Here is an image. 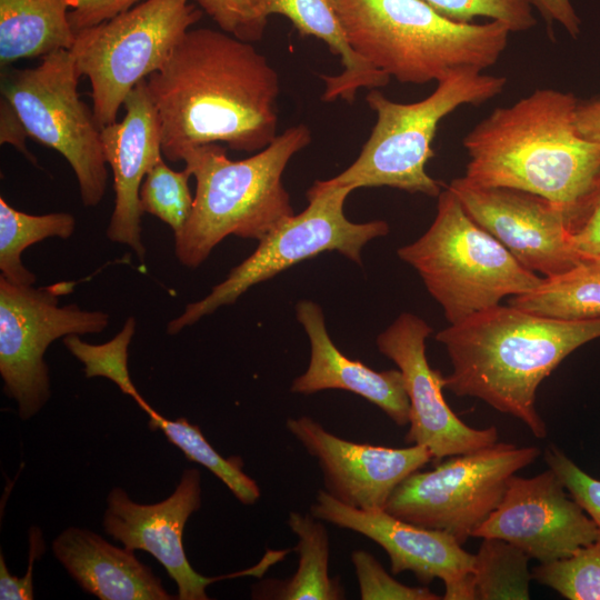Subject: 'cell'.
<instances>
[{
  "instance_id": "7402d4cb",
  "label": "cell",
  "mask_w": 600,
  "mask_h": 600,
  "mask_svg": "<svg viewBox=\"0 0 600 600\" xmlns=\"http://www.w3.org/2000/svg\"><path fill=\"white\" fill-rule=\"evenodd\" d=\"M261 14L288 18L303 37L322 40L341 59L343 71L321 76L324 82L322 99L331 102L343 99L353 102L359 89H376L389 83L390 77L363 60L349 44L332 0H259Z\"/></svg>"
},
{
  "instance_id": "cb8c5ba5",
  "label": "cell",
  "mask_w": 600,
  "mask_h": 600,
  "mask_svg": "<svg viewBox=\"0 0 600 600\" xmlns=\"http://www.w3.org/2000/svg\"><path fill=\"white\" fill-rule=\"evenodd\" d=\"M297 537L299 562L288 579H266L252 586V598L264 600H340L346 598L338 578L329 574L330 542L323 521L311 512L291 511L287 521Z\"/></svg>"
},
{
  "instance_id": "83f0119b",
  "label": "cell",
  "mask_w": 600,
  "mask_h": 600,
  "mask_svg": "<svg viewBox=\"0 0 600 600\" xmlns=\"http://www.w3.org/2000/svg\"><path fill=\"white\" fill-rule=\"evenodd\" d=\"M530 557L513 544L496 538H484L472 570L474 598L480 600H528Z\"/></svg>"
},
{
  "instance_id": "44dd1931",
  "label": "cell",
  "mask_w": 600,
  "mask_h": 600,
  "mask_svg": "<svg viewBox=\"0 0 600 600\" xmlns=\"http://www.w3.org/2000/svg\"><path fill=\"white\" fill-rule=\"evenodd\" d=\"M52 552L81 589L100 600L177 599L132 550L88 529L67 528L53 540Z\"/></svg>"
},
{
  "instance_id": "ac0fdd59",
  "label": "cell",
  "mask_w": 600,
  "mask_h": 600,
  "mask_svg": "<svg viewBox=\"0 0 600 600\" xmlns=\"http://www.w3.org/2000/svg\"><path fill=\"white\" fill-rule=\"evenodd\" d=\"M286 428L318 461L324 491L357 509H384L397 486L433 459L419 444L389 448L344 440L307 416L287 419Z\"/></svg>"
},
{
  "instance_id": "4316f807",
  "label": "cell",
  "mask_w": 600,
  "mask_h": 600,
  "mask_svg": "<svg viewBox=\"0 0 600 600\" xmlns=\"http://www.w3.org/2000/svg\"><path fill=\"white\" fill-rule=\"evenodd\" d=\"M147 414L151 429L161 430L167 439L179 448L184 456L218 477L244 506L254 504L260 496V488L243 470L240 457L223 458L207 441L200 428L190 423L186 418L170 420L153 408Z\"/></svg>"
},
{
  "instance_id": "ba28073f",
  "label": "cell",
  "mask_w": 600,
  "mask_h": 600,
  "mask_svg": "<svg viewBox=\"0 0 600 600\" xmlns=\"http://www.w3.org/2000/svg\"><path fill=\"white\" fill-rule=\"evenodd\" d=\"M202 11L189 0H143L76 32L70 49L80 77L90 81L100 129L117 121L131 90L158 71Z\"/></svg>"
},
{
  "instance_id": "9a60e30c",
  "label": "cell",
  "mask_w": 600,
  "mask_h": 600,
  "mask_svg": "<svg viewBox=\"0 0 600 600\" xmlns=\"http://www.w3.org/2000/svg\"><path fill=\"white\" fill-rule=\"evenodd\" d=\"M431 333L432 328L423 319L403 312L377 337L378 350L397 364L403 377L410 402L404 441L428 448L434 460L494 444L496 427H469L446 402L444 376L427 359L426 340Z\"/></svg>"
},
{
  "instance_id": "5b68a950",
  "label": "cell",
  "mask_w": 600,
  "mask_h": 600,
  "mask_svg": "<svg viewBox=\"0 0 600 600\" xmlns=\"http://www.w3.org/2000/svg\"><path fill=\"white\" fill-rule=\"evenodd\" d=\"M351 48L402 83L440 81L483 71L504 52L508 26L453 21L422 0H332Z\"/></svg>"
},
{
  "instance_id": "e0dca14e",
  "label": "cell",
  "mask_w": 600,
  "mask_h": 600,
  "mask_svg": "<svg viewBox=\"0 0 600 600\" xmlns=\"http://www.w3.org/2000/svg\"><path fill=\"white\" fill-rule=\"evenodd\" d=\"M472 537L501 539L549 562L594 542L600 529L549 468L531 478L512 476L501 502Z\"/></svg>"
},
{
  "instance_id": "30bf717a",
  "label": "cell",
  "mask_w": 600,
  "mask_h": 600,
  "mask_svg": "<svg viewBox=\"0 0 600 600\" xmlns=\"http://www.w3.org/2000/svg\"><path fill=\"white\" fill-rule=\"evenodd\" d=\"M79 78L71 50L62 49L42 57L34 68L7 72L1 97L14 109L28 137L63 156L82 203L96 207L107 189V161L101 129L80 99Z\"/></svg>"
},
{
  "instance_id": "74e56055",
  "label": "cell",
  "mask_w": 600,
  "mask_h": 600,
  "mask_svg": "<svg viewBox=\"0 0 600 600\" xmlns=\"http://www.w3.org/2000/svg\"><path fill=\"white\" fill-rule=\"evenodd\" d=\"M569 241L581 259L600 260V192Z\"/></svg>"
},
{
  "instance_id": "9c48e42d",
  "label": "cell",
  "mask_w": 600,
  "mask_h": 600,
  "mask_svg": "<svg viewBox=\"0 0 600 600\" xmlns=\"http://www.w3.org/2000/svg\"><path fill=\"white\" fill-rule=\"evenodd\" d=\"M352 191L329 180H317L307 191V208L260 239L257 249L207 297L187 304L180 316L169 321L167 333L177 334L220 307L236 302L251 287L322 252L337 251L362 264L363 247L387 236L390 229L383 220L350 221L344 214V202Z\"/></svg>"
},
{
  "instance_id": "60d3db41",
  "label": "cell",
  "mask_w": 600,
  "mask_h": 600,
  "mask_svg": "<svg viewBox=\"0 0 600 600\" xmlns=\"http://www.w3.org/2000/svg\"><path fill=\"white\" fill-rule=\"evenodd\" d=\"M576 123L584 138L600 143V97L578 101Z\"/></svg>"
},
{
  "instance_id": "d6986e66",
  "label": "cell",
  "mask_w": 600,
  "mask_h": 600,
  "mask_svg": "<svg viewBox=\"0 0 600 600\" xmlns=\"http://www.w3.org/2000/svg\"><path fill=\"white\" fill-rule=\"evenodd\" d=\"M124 118L101 129L107 164L113 176L114 209L107 228L109 240L130 247L140 261L146 248L141 237L142 210L139 200L141 183L163 157L160 121L148 93L146 80L140 81L123 103Z\"/></svg>"
},
{
  "instance_id": "8fae6325",
  "label": "cell",
  "mask_w": 600,
  "mask_h": 600,
  "mask_svg": "<svg viewBox=\"0 0 600 600\" xmlns=\"http://www.w3.org/2000/svg\"><path fill=\"white\" fill-rule=\"evenodd\" d=\"M539 454L536 447L496 442L452 456L430 471L408 476L384 510L412 524L450 533L463 544L497 509L510 478Z\"/></svg>"
},
{
  "instance_id": "8d00e7d4",
  "label": "cell",
  "mask_w": 600,
  "mask_h": 600,
  "mask_svg": "<svg viewBox=\"0 0 600 600\" xmlns=\"http://www.w3.org/2000/svg\"><path fill=\"white\" fill-rule=\"evenodd\" d=\"M139 2L141 0H71L69 22L72 30L78 32L127 11Z\"/></svg>"
},
{
  "instance_id": "3957f363",
  "label": "cell",
  "mask_w": 600,
  "mask_h": 600,
  "mask_svg": "<svg viewBox=\"0 0 600 600\" xmlns=\"http://www.w3.org/2000/svg\"><path fill=\"white\" fill-rule=\"evenodd\" d=\"M600 338V319L564 321L494 306L436 334L452 371L444 388L522 421L536 438L547 427L536 410L539 384L579 347Z\"/></svg>"
},
{
  "instance_id": "5bb4252c",
  "label": "cell",
  "mask_w": 600,
  "mask_h": 600,
  "mask_svg": "<svg viewBox=\"0 0 600 600\" xmlns=\"http://www.w3.org/2000/svg\"><path fill=\"white\" fill-rule=\"evenodd\" d=\"M201 507V473L186 469L176 490L164 500L142 504L129 498L122 488L107 497L102 519L106 533L129 550L152 554L178 588L179 600H208L206 588L226 578L261 577L268 563L261 559L252 568L222 577H204L189 563L183 548V530L190 516Z\"/></svg>"
},
{
  "instance_id": "4dcf8cb0",
  "label": "cell",
  "mask_w": 600,
  "mask_h": 600,
  "mask_svg": "<svg viewBox=\"0 0 600 600\" xmlns=\"http://www.w3.org/2000/svg\"><path fill=\"white\" fill-rule=\"evenodd\" d=\"M531 576L569 600H600V537L568 557L540 562Z\"/></svg>"
},
{
  "instance_id": "d590c367",
  "label": "cell",
  "mask_w": 600,
  "mask_h": 600,
  "mask_svg": "<svg viewBox=\"0 0 600 600\" xmlns=\"http://www.w3.org/2000/svg\"><path fill=\"white\" fill-rule=\"evenodd\" d=\"M29 563L27 574L19 578L12 576L0 552V599L1 600H32V572L37 559L44 552V541L39 528L32 527L29 533Z\"/></svg>"
},
{
  "instance_id": "f546056e",
  "label": "cell",
  "mask_w": 600,
  "mask_h": 600,
  "mask_svg": "<svg viewBox=\"0 0 600 600\" xmlns=\"http://www.w3.org/2000/svg\"><path fill=\"white\" fill-rule=\"evenodd\" d=\"M191 173L170 169L161 157L146 174L139 200L142 212L150 213L179 233L186 226L193 206L189 189Z\"/></svg>"
},
{
  "instance_id": "7c38bea8",
  "label": "cell",
  "mask_w": 600,
  "mask_h": 600,
  "mask_svg": "<svg viewBox=\"0 0 600 600\" xmlns=\"http://www.w3.org/2000/svg\"><path fill=\"white\" fill-rule=\"evenodd\" d=\"M70 282L34 288L0 277V374L4 393L17 401L22 420L38 413L50 398L44 353L59 338L99 333L109 323L102 311L59 306Z\"/></svg>"
},
{
  "instance_id": "4fadbf2b",
  "label": "cell",
  "mask_w": 600,
  "mask_h": 600,
  "mask_svg": "<svg viewBox=\"0 0 600 600\" xmlns=\"http://www.w3.org/2000/svg\"><path fill=\"white\" fill-rule=\"evenodd\" d=\"M466 212L528 270L551 277L581 260L570 244L572 219L550 200L504 187H480L463 177L447 186Z\"/></svg>"
},
{
  "instance_id": "8992f818",
  "label": "cell",
  "mask_w": 600,
  "mask_h": 600,
  "mask_svg": "<svg viewBox=\"0 0 600 600\" xmlns=\"http://www.w3.org/2000/svg\"><path fill=\"white\" fill-rule=\"evenodd\" d=\"M397 254L419 273L450 324L528 292L542 279L479 226L447 186L431 226Z\"/></svg>"
},
{
  "instance_id": "603a6c76",
  "label": "cell",
  "mask_w": 600,
  "mask_h": 600,
  "mask_svg": "<svg viewBox=\"0 0 600 600\" xmlns=\"http://www.w3.org/2000/svg\"><path fill=\"white\" fill-rule=\"evenodd\" d=\"M71 0H0V66L70 50L76 32Z\"/></svg>"
},
{
  "instance_id": "d6a6232c",
  "label": "cell",
  "mask_w": 600,
  "mask_h": 600,
  "mask_svg": "<svg viewBox=\"0 0 600 600\" xmlns=\"http://www.w3.org/2000/svg\"><path fill=\"white\" fill-rule=\"evenodd\" d=\"M360 598L362 600H439L428 587L406 586L392 578L382 564L368 551L351 553Z\"/></svg>"
},
{
  "instance_id": "ffe728a7",
  "label": "cell",
  "mask_w": 600,
  "mask_h": 600,
  "mask_svg": "<svg viewBox=\"0 0 600 600\" xmlns=\"http://www.w3.org/2000/svg\"><path fill=\"white\" fill-rule=\"evenodd\" d=\"M296 316L310 342V361L292 381L291 392L349 391L379 407L397 426L409 424L410 402L400 370L376 371L344 356L328 333L321 307L312 300H300Z\"/></svg>"
},
{
  "instance_id": "6da1fadb",
  "label": "cell",
  "mask_w": 600,
  "mask_h": 600,
  "mask_svg": "<svg viewBox=\"0 0 600 600\" xmlns=\"http://www.w3.org/2000/svg\"><path fill=\"white\" fill-rule=\"evenodd\" d=\"M146 84L171 162L208 143L256 152L278 136L277 71L251 42L222 30L190 29Z\"/></svg>"
},
{
  "instance_id": "2e32d148",
  "label": "cell",
  "mask_w": 600,
  "mask_h": 600,
  "mask_svg": "<svg viewBox=\"0 0 600 600\" xmlns=\"http://www.w3.org/2000/svg\"><path fill=\"white\" fill-rule=\"evenodd\" d=\"M310 512L323 522L360 533L379 544L389 556L393 574L411 571L429 584L444 583V600H473L474 554L462 549L450 533L412 524L384 509H357L319 490Z\"/></svg>"
},
{
  "instance_id": "7a4b0ae2",
  "label": "cell",
  "mask_w": 600,
  "mask_h": 600,
  "mask_svg": "<svg viewBox=\"0 0 600 600\" xmlns=\"http://www.w3.org/2000/svg\"><path fill=\"white\" fill-rule=\"evenodd\" d=\"M578 101L571 92L538 89L494 109L462 140L463 178L543 197L568 212L576 230L600 192V143L579 132Z\"/></svg>"
},
{
  "instance_id": "ab89813d",
  "label": "cell",
  "mask_w": 600,
  "mask_h": 600,
  "mask_svg": "<svg viewBox=\"0 0 600 600\" xmlns=\"http://www.w3.org/2000/svg\"><path fill=\"white\" fill-rule=\"evenodd\" d=\"M28 133L10 102L1 97L0 103V143H10L36 163V159L26 147Z\"/></svg>"
},
{
  "instance_id": "e575fe53",
  "label": "cell",
  "mask_w": 600,
  "mask_h": 600,
  "mask_svg": "<svg viewBox=\"0 0 600 600\" xmlns=\"http://www.w3.org/2000/svg\"><path fill=\"white\" fill-rule=\"evenodd\" d=\"M544 459L571 498L586 511L600 529V481L582 471L554 447L546 450Z\"/></svg>"
},
{
  "instance_id": "f1b7e54d",
  "label": "cell",
  "mask_w": 600,
  "mask_h": 600,
  "mask_svg": "<svg viewBox=\"0 0 600 600\" xmlns=\"http://www.w3.org/2000/svg\"><path fill=\"white\" fill-rule=\"evenodd\" d=\"M134 331L136 320L129 317L120 332L106 343L91 344L81 340L78 334L64 337L63 343L84 366L87 378L103 377L111 380L147 412L151 406L138 392L128 369V349Z\"/></svg>"
},
{
  "instance_id": "f35d334b",
  "label": "cell",
  "mask_w": 600,
  "mask_h": 600,
  "mask_svg": "<svg viewBox=\"0 0 600 600\" xmlns=\"http://www.w3.org/2000/svg\"><path fill=\"white\" fill-rule=\"evenodd\" d=\"M531 6L543 17L549 34L553 39V23L561 24L572 37L580 33L581 20L578 17L571 0H529Z\"/></svg>"
},
{
  "instance_id": "277c9868",
  "label": "cell",
  "mask_w": 600,
  "mask_h": 600,
  "mask_svg": "<svg viewBox=\"0 0 600 600\" xmlns=\"http://www.w3.org/2000/svg\"><path fill=\"white\" fill-rule=\"evenodd\" d=\"M310 141V129L298 124L242 160H231L218 143L186 150L181 161L196 178V194L186 226L173 236L179 262L197 268L228 236L259 241L293 216L282 174Z\"/></svg>"
},
{
  "instance_id": "52a82bcc",
  "label": "cell",
  "mask_w": 600,
  "mask_h": 600,
  "mask_svg": "<svg viewBox=\"0 0 600 600\" xmlns=\"http://www.w3.org/2000/svg\"><path fill=\"white\" fill-rule=\"evenodd\" d=\"M437 83L430 96L413 103L394 102L370 89L366 101L377 114L370 137L354 162L328 180L352 190L390 187L438 197L441 183L426 166L434 156L431 143L439 122L460 106H478L499 96L507 78L464 69Z\"/></svg>"
},
{
  "instance_id": "484cf974",
  "label": "cell",
  "mask_w": 600,
  "mask_h": 600,
  "mask_svg": "<svg viewBox=\"0 0 600 600\" xmlns=\"http://www.w3.org/2000/svg\"><path fill=\"white\" fill-rule=\"evenodd\" d=\"M76 229V219L67 212L29 214L0 198V277L22 286H33L36 276L21 260L22 252L48 238L68 239Z\"/></svg>"
},
{
  "instance_id": "d4e9b609",
  "label": "cell",
  "mask_w": 600,
  "mask_h": 600,
  "mask_svg": "<svg viewBox=\"0 0 600 600\" xmlns=\"http://www.w3.org/2000/svg\"><path fill=\"white\" fill-rule=\"evenodd\" d=\"M508 302L549 319H600V260L583 259L562 273L543 277L536 288L510 297Z\"/></svg>"
},
{
  "instance_id": "1f68e13d",
  "label": "cell",
  "mask_w": 600,
  "mask_h": 600,
  "mask_svg": "<svg viewBox=\"0 0 600 600\" xmlns=\"http://www.w3.org/2000/svg\"><path fill=\"white\" fill-rule=\"evenodd\" d=\"M442 16L458 22L469 23L477 17L500 21L511 32L533 28L537 19L529 0H422Z\"/></svg>"
},
{
  "instance_id": "836d02e7",
  "label": "cell",
  "mask_w": 600,
  "mask_h": 600,
  "mask_svg": "<svg viewBox=\"0 0 600 600\" xmlns=\"http://www.w3.org/2000/svg\"><path fill=\"white\" fill-rule=\"evenodd\" d=\"M220 29L240 40L262 39L267 21L259 9V0H197Z\"/></svg>"
}]
</instances>
